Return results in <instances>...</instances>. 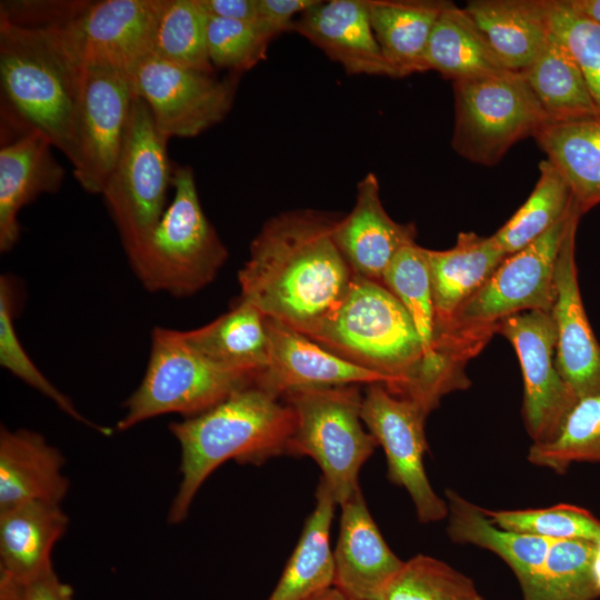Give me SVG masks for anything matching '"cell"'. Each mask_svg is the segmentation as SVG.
I'll return each instance as SVG.
<instances>
[{
  "instance_id": "obj_45",
  "label": "cell",
  "mask_w": 600,
  "mask_h": 600,
  "mask_svg": "<svg viewBox=\"0 0 600 600\" xmlns=\"http://www.w3.org/2000/svg\"><path fill=\"white\" fill-rule=\"evenodd\" d=\"M20 600H73V591L51 569L29 582L23 589Z\"/></svg>"
},
{
  "instance_id": "obj_34",
  "label": "cell",
  "mask_w": 600,
  "mask_h": 600,
  "mask_svg": "<svg viewBox=\"0 0 600 600\" xmlns=\"http://www.w3.org/2000/svg\"><path fill=\"white\" fill-rule=\"evenodd\" d=\"M540 177L526 202L492 234L498 247L510 256L546 233L572 208L570 187L549 161L539 164Z\"/></svg>"
},
{
  "instance_id": "obj_35",
  "label": "cell",
  "mask_w": 600,
  "mask_h": 600,
  "mask_svg": "<svg viewBox=\"0 0 600 600\" xmlns=\"http://www.w3.org/2000/svg\"><path fill=\"white\" fill-rule=\"evenodd\" d=\"M527 459L559 474L574 462H600V392L579 399L557 437L532 443Z\"/></svg>"
},
{
  "instance_id": "obj_9",
  "label": "cell",
  "mask_w": 600,
  "mask_h": 600,
  "mask_svg": "<svg viewBox=\"0 0 600 600\" xmlns=\"http://www.w3.org/2000/svg\"><path fill=\"white\" fill-rule=\"evenodd\" d=\"M573 208L541 237L507 256L461 306L451 326L456 341L481 350L502 319L532 310L551 312L556 263Z\"/></svg>"
},
{
  "instance_id": "obj_39",
  "label": "cell",
  "mask_w": 600,
  "mask_h": 600,
  "mask_svg": "<svg viewBox=\"0 0 600 600\" xmlns=\"http://www.w3.org/2000/svg\"><path fill=\"white\" fill-rule=\"evenodd\" d=\"M380 600H484L473 581L448 563L417 554L388 583Z\"/></svg>"
},
{
  "instance_id": "obj_25",
  "label": "cell",
  "mask_w": 600,
  "mask_h": 600,
  "mask_svg": "<svg viewBox=\"0 0 600 600\" xmlns=\"http://www.w3.org/2000/svg\"><path fill=\"white\" fill-rule=\"evenodd\" d=\"M62 453L28 429L0 431V511L27 503L60 504L69 489Z\"/></svg>"
},
{
  "instance_id": "obj_43",
  "label": "cell",
  "mask_w": 600,
  "mask_h": 600,
  "mask_svg": "<svg viewBox=\"0 0 600 600\" xmlns=\"http://www.w3.org/2000/svg\"><path fill=\"white\" fill-rule=\"evenodd\" d=\"M84 1H1L0 18L30 28H59L68 22Z\"/></svg>"
},
{
  "instance_id": "obj_1",
  "label": "cell",
  "mask_w": 600,
  "mask_h": 600,
  "mask_svg": "<svg viewBox=\"0 0 600 600\" xmlns=\"http://www.w3.org/2000/svg\"><path fill=\"white\" fill-rule=\"evenodd\" d=\"M336 214L297 209L264 222L238 273L240 299L308 336L342 302L354 272L333 239Z\"/></svg>"
},
{
  "instance_id": "obj_21",
  "label": "cell",
  "mask_w": 600,
  "mask_h": 600,
  "mask_svg": "<svg viewBox=\"0 0 600 600\" xmlns=\"http://www.w3.org/2000/svg\"><path fill=\"white\" fill-rule=\"evenodd\" d=\"M416 237L413 223H399L387 213L372 172L359 181L352 210L333 227V239L354 274L379 283L397 253L416 243Z\"/></svg>"
},
{
  "instance_id": "obj_8",
  "label": "cell",
  "mask_w": 600,
  "mask_h": 600,
  "mask_svg": "<svg viewBox=\"0 0 600 600\" xmlns=\"http://www.w3.org/2000/svg\"><path fill=\"white\" fill-rule=\"evenodd\" d=\"M454 129L451 146L470 162L492 167L549 119L521 72L452 82Z\"/></svg>"
},
{
  "instance_id": "obj_37",
  "label": "cell",
  "mask_w": 600,
  "mask_h": 600,
  "mask_svg": "<svg viewBox=\"0 0 600 600\" xmlns=\"http://www.w3.org/2000/svg\"><path fill=\"white\" fill-rule=\"evenodd\" d=\"M208 19L198 0H166L151 53L186 68L214 72L208 54Z\"/></svg>"
},
{
  "instance_id": "obj_36",
  "label": "cell",
  "mask_w": 600,
  "mask_h": 600,
  "mask_svg": "<svg viewBox=\"0 0 600 600\" xmlns=\"http://www.w3.org/2000/svg\"><path fill=\"white\" fill-rule=\"evenodd\" d=\"M594 542L556 540L523 600H593L599 597L592 576Z\"/></svg>"
},
{
  "instance_id": "obj_6",
  "label": "cell",
  "mask_w": 600,
  "mask_h": 600,
  "mask_svg": "<svg viewBox=\"0 0 600 600\" xmlns=\"http://www.w3.org/2000/svg\"><path fill=\"white\" fill-rule=\"evenodd\" d=\"M362 398L358 384L297 388L281 398L294 413L289 454L319 466L339 506L360 489L359 471L379 446L362 426Z\"/></svg>"
},
{
  "instance_id": "obj_3",
  "label": "cell",
  "mask_w": 600,
  "mask_h": 600,
  "mask_svg": "<svg viewBox=\"0 0 600 600\" xmlns=\"http://www.w3.org/2000/svg\"><path fill=\"white\" fill-rule=\"evenodd\" d=\"M169 428L180 446L181 481L168 521L179 523L203 482L223 462L262 464L289 454L294 413L284 401L251 384Z\"/></svg>"
},
{
  "instance_id": "obj_2",
  "label": "cell",
  "mask_w": 600,
  "mask_h": 600,
  "mask_svg": "<svg viewBox=\"0 0 600 600\" xmlns=\"http://www.w3.org/2000/svg\"><path fill=\"white\" fill-rule=\"evenodd\" d=\"M82 71L54 29L0 18L1 122L17 137L41 133L72 166L78 156Z\"/></svg>"
},
{
  "instance_id": "obj_28",
  "label": "cell",
  "mask_w": 600,
  "mask_h": 600,
  "mask_svg": "<svg viewBox=\"0 0 600 600\" xmlns=\"http://www.w3.org/2000/svg\"><path fill=\"white\" fill-rule=\"evenodd\" d=\"M371 26L396 77L428 70L426 53L432 28L447 1L367 0Z\"/></svg>"
},
{
  "instance_id": "obj_29",
  "label": "cell",
  "mask_w": 600,
  "mask_h": 600,
  "mask_svg": "<svg viewBox=\"0 0 600 600\" xmlns=\"http://www.w3.org/2000/svg\"><path fill=\"white\" fill-rule=\"evenodd\" d=\"M196 351L221 367L258 374L268 362L269 338L266 316L242 300L210 323L181 331Z\"/></svg>"
},
{
  "instance_id": "obj_42",
  "label": "cell",
  "mask_w": 600,
  "mask_h": 600,
  "mask_svg": "<svg viewBox=\"0 0 600 600\" xmlns=\"http://www.w3.org/2000/svg\"><path fill=\"white\" fill-rule=\"evenodd\" d=\"M552 30L580 67L600 111V26L553 0Z\"/></svg>"
},
{
  "instance_id": "obj_13",
  "label": "cell",
  "mask_w": 600,
  "mask_h": 600,
  "mask_svg": "<svg viewBox=\"0 0 600 600\" xmlns=\"http://www.w3.org/2000/svg\"><path fill=\"white\" fill-rule=\"evenodd\" d=\"M516 350L523 378L522 418L532 443L553 440L578 401L556 366V327L551 312L532 310L496 324Z\"/></svg>"
},
{
  "instance_id": "obj_47",
  "label": "cell",
  "mask_w": 600,
  "mask_h": 600,
  "mask_svg": "<svg viewBox=\"0 0 600 600\" xmlns=\"http://www.w3.org/2000/svg\"><path fill=\"white\" fill-rule=\"evenodd\" d=\"M577 14L600 26V0H563Z\"/></svg>"
},
{
  "instance_id": "obj_23",
  "label": "cell",
  "mask_w": 600,
  "mask_h": 600,
  "mask_svg": "<svg viewBox=\"0 0 600 600\" xmlns=\"http://www.w3.org/2000/svg\"><path fill=\"white\" fill-rule=\"evenodd\" d=\"M437 322L447 347L464 360L468 350L451 334L454 316L491 277L507 254L492 236L461 232L448 250L426 249Z\"/></svg>"
},
{
  "instance_id": "obj_7",
  "label": "cell",
  "mask_w": 600,
  "mask_h": 600,
  "mask_svg": "<svg viewBox=\"0 0 600 600\" xmlns=\"http://www.w3.org/2000/svg\"><path fill=\"white\" fill-rule=\"evenodd\" d=\"M256 379L253 373L211 362L187 343L181 331L154 327L144 376L126 400L117 428L127 430L167 413L200 414Z\"/></svg>"
},
{
  "instance_id": "obj_17",
  "label": "cell",
  "mask_w": 600,
  "mask_h": 600,
  "mask_svg": "<svg viewBox=\"0 0 600 600\" xmlns=\"http://www.w3.org/2000/svg\"><path fill=\"white\" fill-rule=\"evenodd\" d=\"M410 316L422 344L427 372V401L433 410L441 398L467 389V361L453 353L440 332L432 301L426 248L417 243L402 248L393 258L382 279Z\"/></svg>"
},
{
  "instance_id": "obj_44",
  "label": "cell",
  "mask_w": 600,
  "mask_h": 600,
  "mask_svg": "<svg viewBox=\"0 0 600 600\" xmlns=\"http://www.w3.org/2000/svg\"><path fill=\"white\" fill-rule=\"evenodd\" d=\"M317 0H257L256 24L272 40L283 31H291L294 17Z\"/></svg>"
},
{
  "instance_id": "obj_22",
  "label": "cell",
  "mask_w": 600,
  "mask_h": 600,
  "mask_svg": "<svg viewBox=\"0 0 600 600\" xmlns=\"http://www.w3.org/2000/svg\"><path fill=\"white\" fill-rule=\"evenodd\" d=\"M296 31L349 74L397 78L374 36L367 0L316 1L292 23Z\"/></svg>"
},
{
  "instance_id": "obj_46",
  "label": "cell",
  "mask_w": 600,
  "mask_h": 600,
  "mask_svg": "<svg viewBox=\"0 0 600 600\" xmlns=\"http://www.w3.org/2000/svg\"><path fill=\"white\" fill-rule=\"evenodd\" d=\"M208 17L256 23L257 0H198Z\"/></svg>"
},
{
  "instance_id": "obj_31",
  "label": "cell",
  "mask_w": 600,
  "mask_h": 600,
  "mask_svg": "<svg viewBox=\"0 0 600 600\" xmlns=\"http://www.w3.org/2000/svg\"><path fill=\"white\" fill-rule=\"evenodd\" d=\"M563 176L581 214L600 203V117L547 123L533 137Z\"/></svg>"
},
{
  "instance_id": "obj_38",
  "label": "cell",
  "mask_w": 600,
  "mask_h": 600,
  "mask_svg": "<svg viewBox=\"0 0 600 600\" xmlns=\"http://www.w3.org/2000/svg\"><path fill=\"white\" fill-rule=\"evenodd\" d=\"M16 286L8 274L0 277V364L14 377L36 389L53 401L64 413L77 421L89 426L102 434H110L112 430L89 421L74 407L72 401L56 388L50 380L33 363L20 342L16 327L14 316L17 308Z\"/></svg>"
},
{
  "instance_id": "obj_5",
  "label": "cell",
  "mask_w": 600,
  "mask_h": 600,
  "mask_svg": "<svg viewBox=\"0 0 600 600\" xmlns=\"http://www.w3.org/2000/svg\"><path fill=\"white\" fill-rule=\"evenodd\" d=\"M171 202L150 233L127 257L151 292L180 298L206 288L229 257L200 203L193 170L174 166Z\"/></svg>"
},
{
  "instance_id": "obj_33",
  "label": "cell",
  "mask_w": 600,
  "mask_h": 600,
  "mask_svg": "<svg viewBox=\"0 0 600 600\" xmlns=\"http://www.w3.org/2000/svg\"><path fill=\"white\" fill-rule=\"evenodd\" d=\"M521 73L550 123L600 117L580 67L553 30L542 52Z\"/></svg>"
},
{
  "instance_id": "obj_15",
  "label": "cell",
  "mask_w": 600,
  "mask_h": 600,
  "mask_svg": "<svg viewBox=\"0 0 600 600\" xmlns=\"http://www.w3.org/2000/svg\"><path fill=\"white\" fill-rule=\"evenodd\" d=\"M164 4L166 0L84 1L68 22L51 29L81 66L106 62L130 74L152 52Z\"/></svg>"
},
{
  "instance_id": "obj_20",
  "label": "cell",
  "mask_w": 600,
  "mask_h": 600,
  "mask_svg": "<svg viewBox=\"0 0 600 600\" xmlns=\"http://www.w3.org/2000/svg\"><path fill=\"white\" fill-rule=\"evenodd\" d=\"M68 522L60 504L27 502L0 511V600H20L29 582L53 569L52 548Z\"/></svg>"
},
{
  "instance_id": "obj_40",
  "label": "cell",
  "mask_w": 600,
  "mask_h": 600,
  "mask_svg": "<svg viewBox=\"0 0 600 600\" xmlns=\"http://www.w3.org/2000/svg\"><path fill=\"white\" fill-rule=\"evenodd\" d=\"M487 517L501 529L552 540H600V520L584 508L559 503L549 508L488 510Z\"/></svg>"
},
{
  "instance_id": "obj_14",
  "label": "cell",
  "mask_w": 600,
  "mask_h": 600,
  "mask_svg": "<svg viewBox=\"0 0 600 600\" xmlns=\"http://www.w3.org/2000/svg\"><path fill=\"white\" fill-rule=\"evenodd\" d=\"M134 97L127 71L99 61L83 64L73 176L89 193L101 194L117 162Z\"/></svg>"
},
{
  "instance_id": "obj_48",
  "label": "cell",
  "mask_w": 600,
  "mask_h": 600,
  "mask_svg": "<svg viewBox=\"0 0 600 600\" xmlns=\"http://www.w3.org/2000/svg\"><path fill=\"white\" fill-rule=\"evenodd\" d=\"M307 600H350L344 593H342L336 587H330Z\"/></svg>"
},
{
  "instance_id": "obj_18",
  "label": "cell",
  "mask_w": 600,
  "mask_h": 600,
  "mask_svg": "<svg viewBox=\"0 0 600 600\" xmlns=\"http://www.w3.org/2000/svg\"><path fill=\"white\" fill-rule=\"evenodd\" d=\"M268 362L254 384L281 399L292 389L383 383L387 380L322 348L292 328L266 317Z\"/></svg>"
},
{
  "instance_id": "obj_16",
  "label": "cell",
  "mask_w": 600,
  "mask_h": 600,
  "mask_svg": "<svg viewBox=\"0 0 600 600\" xmlns=\"http://www.w3.org/2000/svg\"><path fill=\"white\" fill-rule=\"evenodd\" d=\"M581 216L574 206L556 263L551 309L557 334L556 366L578 400L600 392V343L583 306L576 261Z\"/></svg>"
},
{
  "instance_id": "obj_30",
  "label": "cell",
  "mask_w": 600,
  "mask_h": 600,
  "mask_svg": "<svg viewBox=\"0 0 600 600\" xmlns=\"http://www.w3.org/2000/svg\"><path fill=\"white\" fill-rule=\"evenodd\" d=\"M337 502L322 480L300 539L268 600H307L333 587L330 529Z\"/></svg>"
},
{
  "instance_id": "obj_32",
  "label": "cell",
  "mask_w": 600,
  "mask_h": 600,
  "mask_svg": "<svg viewBox=\"0 0 600 600\" xmlns=\"http://www.w3.org/2000/svg\"><path fill=\"white\" fill-rule=\"evenodd\" d=\"M428 70L452 82L500 74L508 70L463 8L447 1L427 47Z\"/></svg>"
},
{
  "instance_id": "obj_10",
  "label": "cell",
  "mask_w": 600,
  "mask_h": 600,
  "mask_svg": "<svg viewBox=\"0 0 600 600\" xmlns=\"http://www.w3.org/2000/svg\"><path fill=\"white\" fill-rule=\"evenodd\" d=\"M168 140L136 96L121 151L101 192L126 252L150 233L167 208L173 169Z\"/></svg>"
},
{
  "instance_id": "obj_27",
  "label": "cell",
  "mask_w": 600,
  "mask_h": 600,
  "mask_svg": "<svg viewBox=\"0 0 600 600\" xmlns=\"http://www.w3.org/2000/svg\"><path fill=\"white\" fill-rule=\"evenodd\" d=\"M447 533L452 542L472 544L501 558L517 577L524 593L533 583L556 540L501 529L472 503L452 489L446 490Z\"/></svg>"
},
{
  "instance_id": "obj_41",
  "label": "cell",
  "mask_w": 600,
  "mask_h": 600,
  "mask_svg": "<svg viewBox=\"0 0 600 600\" xmlns=\"http://www.w3.org/2000/svg\"><path fill=\"white\" fill-rule=\"evenodd\" d=\"M272 39L256 23L209 17L208 54L212 67L240 74L266 58Z\"/></svg>"
},
{
  "instance_id": "obj_49",
  "label": "cell",
  "mask_w": 600,
  "mask_h": 600,
  "mask_svg": "<svg viewBox=\"0 0 600 600\" xmlns=\"http://www.w3.org/2000/svg\"><path fill=\"white\" fill-rule=\"evenodd\" d=\"M592 576L598 594L600 596V540L596 542L592 557Z\"/></svg>"
},
{
  "instance_id": "obj_4",
  "label": "cell",
  "mask_w": 600,
  "mask_h": 600,
  "mask_svg": "<svg viewBox=\"0 0 600 600\" xmlns=\"http://www.w3.org/2000/svg\"><path fill=\"white\" fill-rule=\"evenodd\" d=\"M306 337L380 374L390 392L431 412L427 363L418 332L402 303L382 283L354 274L339 307Z\"/></svg>"
},
{
  "instance_id": "obj_24",
  "label": "cell",
  "mask_w": 600,
  "mask_h": 600,
  "mask_svg": "<svg viewBox=\"0 0 600 600\" xmlns=\"http://www.w3.org/2000/svg\"><path fill=\"white\" fill-rule=\"evenodd\" d=\"M52 144L39 132L6 141L0 148V251L20 238L19 211L44 193L57 192L64 177Z\"/></svg>"
},
{
  "instance_id": "obj_11",
  "label": "cell",
  "mask_w": 600,
  "mask_h": 600,
  "mask_svg": "<svg viewBox=\"0 0 600 600\" xmlns=\"http://www.w3.org/2000/svg\"><path fill=\"white\" fill-rule=\"evenodd\" d=\"M133 91L167 138H192L222 121L234 101L239 74L186 68L152 53L130 72Z\"/></svg>"
},
{
  "instance_id": "obj_19",
  "label": "cell",
  "mask_w": 600,
  "mask_h": 600,
  "mask_svg": "<svg viewBox=\"0 0 600 600\" xmlns=\"http://www.w3.org/2000/svg\"><path fill=\"white\" fill-rule=\"evenodd\" d=\"M340 506L339 536L332 550L333 587L350 600H380L404 561L386 543L361 489Z\"/></svg>"
},
{
  "instance_id": "obj_26",
  "label": "cell",
  "mask_w": 600,
  "mask_h": 600,
  "mask_svg": "<svg viewBox=\"0 0 600 600\" xmlns=\"http://www.w3.org/2000/svg\"><path fill=\"white\" fill-rule=\"evenodd\" d=\"M463 9L510 71L529 68L552 33L553 0H471Z\"/></svg>"
},
{
  "instance_id": "obj_12",
  "label": "cell",
  "mask_w": 600,
  "mask_h": 600,
  "mask_svg": "<svg viewBox=\"0 0 600 600\" xmlns=\"http://www.w3.org/2000/svg\"><path fill=\"white\" fill-rule=\"evenodd\" d=\"M428 414L419 403L393 394L383 383L368 384L362 398L361 419L384 451L388 479L408 492L421 523L448 517L447 501L433 490L423 463Z\"/></svg>"
}]
</instances>
